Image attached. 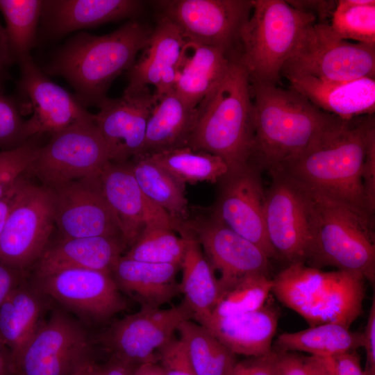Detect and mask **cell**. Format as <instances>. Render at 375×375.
Returning a JSON list of instances; mask_svg holds the SVG:
<instances>
[{"mask_svg": "<svg viewBox=\"0 0 375 375\" xmlns=\"http://www.w3.org/2000/svg\"><path fill=\"white\" fill-rule=\"evenodd\" d=\"M374 140V115L344 120L269 173L276 172L308 195L340 203L374 222L362 180L367 148Z\"/></svg>", "mask_w": 375, "mask_h": 375, "instance_id": "1", "label": "cell"}, {"mask_svg": "<svg viewBox=\"0 0 375 375\" xmlns=\"http://www.w3.org/2000/svg\"><path fill=\"white\" fill-rule=\"evenodd\" d=\"M253 142L250 162L268 172L299 155L343 119L292 90L251 83Z\"/></svg>", "mask_w": 375, "mask_h": 375, "instance_id": "2", "label": "cell"}, {"mask_svg": "<svg viewBox=\"0 0 375 375\" xmlns=\"http://www.w3.org/2000/svg\"><path fill=\"white\" fill-rule=\"evenodd\" d=\"M151 33L135 19L106 35L78 32L58 49L45 72L66 79L84 107H98L112 81L135 63Z\"/></svg>", "mask_w": 375, "mask_h": 375, "instance_id": "3", "label": "cell"}, {"mask_svg": "<svg viewBox=\"0 0 375 375\" xmlns=\"http://www.w3.org/2000/svg\"><path fill=\"white\" fill-rule=\"evenodd\" d=\"M253 119L249 74L233 59L222 81L198 106L187 147L220 157L229 170L239 168L251 160Z\"/></svg>", "mask_w": 375, "mask_h": 375, "instance_id": "4", "label": "cell"}, {"mask_svg": "<svg viewBox=\"0 0 375 375\" xmlns=\"http://www.w3.org/2000/svg\"><path fill=\"white\" fill-rule=\"evenodd\" d=\"M365 281L356 273L294 263L273 278L272 292L310 326L334 323L349 328L362 312Z\"/></svg>", "mask_w": 375, "mask_h": 375, "instance_id": "5", "label": "cell"}, {"mask_svg": "<svg viewBox=\"0 0 375 375\" xmlns=\"http://www.w3.org/2000/svg\"><path fill=\"white\" fill-rule=\"evenodd\" d=\"M238 60L251 83L277 85L282 68L317 18L283 0H251Z\"/></svg>", "mask_w": 375, "mask_h": 375, "instance_id": "6", "label": "cell"}, {"mask_svg": "<svg viewBox=\"0 0 375 375\" xmlns=\"http://www.w3.org/2000/svg\"><path fill=\"white\" fill-rule=\"evenodd\" d=\"M310 197L312 234L306 264L358 274L374 284V222L340 203Z\"/></svg>", "mask_w": 375, "mask_h": 375, "instance_id": "7", "label": "cell"}, {"mask_svg": "<svg viewBox=\"0 0 375 375\" xmlns=\"http://www.w3.org/2000/svg\"><path fill=\"white\" fill-rule=\"evenodd\" d=\"M281 75L331 81L375 77V45L338 38L329 24L315 23L303 33Z\"/></svg>", "mask_w": 375, "mask_h": 375, "instance_id": "8", "label": "cell"}, {"mask_svg": "<svg viewBox=\"0 0 375 375\" xmlns=\"http://www.w3.org/2000/svg\"><path fill=\"white\" fill-rule=\"evenodd\" d=\"M94 359L92 339L67 312L55 308L13 362L15 375H72Z\"/></svg>", "mask_w": 375, "mask_h": 375, "instance_id": "9", "label": "cell"}, {"mask_svg": "<svg viewBox=\"0 0 375 375\" xmlns=\"http://www.w3.org/2000/svg\"><path fill=\"white\" fill-rule=\"evenodd\" d=\"M155 4L185 40L238 58L240 34L251 15V0H164Z\"/></svg>", "mask_w": 375, "mask_h": 375, "instance_id": "10", "label": "cell"}, {"mask_svg": "<svg viewBox=\"0 0 375 375\" xmlns=\"http://www.w3.org/2000/svg\"><path fill=\"white\" fill-rule=\"evenodd\" d=\"M54 228L51 190L26 179L0 237V261L29 272L51 242Z\"/></svg>", "mask_w": 375, "mask_h": 375, "instance_id": "11", "label": "cell"}, {"mask_svg": "<svg viewBox=\"0 0 375 375\" xmlns=\"http://www.w3.org/2000/svg\"><path fill=\"white\" fill-rule=\"evenodd\" d=\"M51 135L48 143L40 147L29 171L47 188L97 176L110 162L94 119Z\"/></svg>", "mask_w": 375, "mask_h": 375, "instance_id": "12", "label": "cell"}, {"mask_svg": "<svg viewBox=\"0 0 375 375\" xmlns=\"http://www.w3.org/2000/svg\"><path fill=\"white\" fill-rule=\"evenodd\" d=\"M265 191L264 223L266 237L276 258L306 263L311 242V198L290 181L270 172Z\"/></svg>", "mask_w": 375, "mask_h": 375, "instance_id": "13", "label": "cell"}, {"mask_svg": "<svg viewBox=\"0 0 375 375\" xmlns=\"http://www.w3.org/2000/svg\"><path fill=\"white\" fill-rule=\"evenodd\" d=\"M31 281L47 298L86 321H103L126 307L110 273L69 269Z\"/></svg>", "mask_w": 375, "mask_h": 375, "instance_id": "14", "label": "cell"}, {"mask_svg": "<svg viewBox=\"0 0 375 375\" xmlns=\"http://www.w3.org/2000/svg\"><path fill=\"white\" fill-rule=\"evenodd\" d=\"M192 318L184 302L167 309L141 308L113 323L101 340L110 356L135 365L157 362L158 350L183 322Z\"/></svg>", "mask_w": 375, "mask_h": 375, "instance_id": "15", "label": "cell"}, {"mask_svg": "<svg viewBox=\"0 0 375 375\" xmlns=\"http://www.w3.org/2000/svg\"><path fill=\"white\" fill-rule=\"evenodd\" d=\"M261 172L251 162L229 170L218 182L212 215L273 258L276 256L265 230V190Z\"/></svg>", "mask_w": 375, "mask_h": 375, "instance_id": "16", "label": "cell"}, {"mask_svg": "<svg viewBox=\"0 0 375 375\" xmlns=\"http://www.w3.org/2000/svg\"><path fill=\"white\" fill-rule=\"evenodd\" d=\"M49 189L59 238H122L117 219L103 194L99 174Z\"/></svg>", "mask_w": 375, "mask_h": 375, "instance_id": "17", "label": "cell"}, {"mask_svg": "<svg viewBox=\"0 0 375 375\" xmlns=\"http://www.w3.org/2000/svg\"><path fill=\"white\" fill-rule=\"evenodd\" d=\"M179 233L191 235L199 242L212 269L220 274L219 286L240 277L269 276L270 262L258 246L210 217H197L180 223Z\"/></svg>", "mask_w": 375, "mask_h": 375, "instance_id": "18", "label": "cell"}, {"mask_svg": "<svg viewBox=\"0 0 375 375\" xmlns=\"http://www.w3.org/2000/svg\"><path fill=\"white\" fill-rule=\"evenodd\" d=\"M18 63V86L29 99L33 109L31 117L26 120L30 138L44 133L52 135L71 126L94 120V114L88 112L75 96L51 81L31 56Z\"/></svg>", "mask_w": 375, "mask_h": 375, "instance_id": "19", "label": "cell"}, {"mask_svg": "<svg viewBox=\"0 0 375 375\" xmlns=\"http://www.w3.org/2000/svg\"><path fill=\"white\" fill-rule=\"evenodd\" d=\"M156 100L146 88L119 98L107 97L98 106L94 119L110 162L124 163L142 154L147 122Z\"/></svg>", "mask_w": 375, "mask_h": 375, "instance_id": "20", "label": "cell"}, {"mask_svg": "<svg viewBox=\"0 0 375 375\" xmlns=\"http://www.w3.org/2000/svg\"><path fill=\"white\" fill-rule=\"evenodd\" d=\"M99 181L127 247L147 226H162L176 231L178 224L144 194L128 162H108L99 174Z\"/></svg>", "mask_w": 375, "mask_h": 375, "instance_id": "21", "label": "cell"}, {"mask_svg": "<svg viewBox=\"0 0 375 375\" xmlns=\"http://www.w3.org/2000/svg\"><path fill=\"white\" fill-rule=\"evenodd\" d=\"M185 40L178 28L160 15L140 57L128 71L125 94L139 92L149 85L158 98L174 90L178 65Z\"/></svg>", "mask_w": 375, "mask_h": 375, "instance_id": "22", "label": "cell"}, {"mask_svg": "<svg viewBox=\"0 0 375 375\" xmlns=\"http://www.w3.org/2000/svg\"><path fill=\"white\" fill-rule=\"evenodd\" d=\"M127 247L121 237L97 236L57 238L31 269L32 277L45 276L69 269H92L110 273Z\"/></svg>", "mask_w": 375, "mask_h": 375, "instance_id": "23", "label": "cell"}, {"mask_svg": "<svg viewBox=\"0 0 375 375\" xmlns=\"http://www.w3.org/2000/svg\"><path fill=\"white\" fill-rule=\"evenodd\" d=\"M286 78L291 90L301 94L319 109L343 120L374 113V78L341 81H325L310 76Z\"/></svg>", "mask_w": 375, "mask_h": 375, "instance_id": "24", "label": "cell"}, {"mask_svg": "<svg viewBox=\"0 0 375 375\" xmlns=\"http://www.w3.org/2000/svg\"><path fill=\"white\" fill-rule=\"evenodd\" d=\"M143 8L137 0H46L40 21L45 32L60 37L100 24L133 17Z\"/></svg>", "mask_w": 375, "mask_h": 375, "instance_id": "25", "label": "cell"}, {"mask_svg": "<svg viewBox=\"0 0 375 375\" xmlns=\"http://www.w3.org/2000/svg\"><path fill=\"white\" fill-rule=\"evenodd\" d=\"M279 315L272 305L242 314L210 315L197 322L234 354L259 356L270 352Z\"/></svg>", "mask_w": 375, "mask_h": 375, "instance_id": "26", "label": "cell"}, {"mask_svg": "<svg viewBox=\"0 0 375 375\" xmlns=\"http://www.w3.org/2000/svg\"><path fill=\"white\" fill-rule=\"evenodd\" d=\"M181 265L153 263L122 256L111 275L120 291L135 299L141 308H158L181 293L176 275Z\"/></svg>", "mask_w": 375, "mask_h": 375, "instance_id": "27", "label": "cell"}, {"mask_svg": "<svg viewBox=\"0 0 375 375\" xmlns=\"http://www.w3.org/2000/svg\"><path fill=\"white\" fill-rule=\"evenodd\" d=\"M233 59L220 49L185 40L174 91L192 109L219 84Z\"/></svg>", "mask_w": 375, "mask_h": 375, "instance_id": "28", "label": "cell"}, {"mask_svg": "<svg viewBox=\"0 0 375 375\" xmlns=\"http://www.w3.org/2000/svg\"><path fill=\"white\" fill-rule=\"evenodd\" d=\"M46 299L28 274L0 306V342L10 351L12 362L43 322Z\"/></svg>", "mask_w": 375, "mask_h": 375, "instance_id": "29", "label": "cell"}, {"mask_svg": "<svg viewBox=\"0 0 375 375\" xmlns=\"http://www.w3.org/2000/svg\"><path fill=\"white\" fill-rule=\"evenodd\" d=\"M149 116L142 155L188 146L197 108L192 109L174 90L156 99Z\"/></svg>", "mask_w": 375, "mask_h": 375, "instance_id": "30", "label": "cell"}, {"mask_svg": "<svg viewBox=\"0 0 375 375\" xmlns=\"http://www.w3.org/2000/svg\"><path fill=\"white\" fill-rule=\"evenodd\" d=\"M182 234L187 235L189 240L181 264V290L183 302L198 322L210 316L216 306L219 294L218 278L199 242L191 235Z\"/></svg>", "mask_w": 375, "mask_h": 375, "instance_id": "31", "label": "cell"}, {"mask_svg": "<svg viewBox=\"0 0 375 375\" xmlns=\"http://www.w3.org/2000/svg\"><path fill=\"white\" fill-rule=\"evenodd\" d=\"M144 194L166 211L178 224L189 218L185 183L147 155H140L128 162Z\"/></svg>", "mask_w": 375, "mask_h": 375, "instance_id": "32", "label": "cell"}, {"mask_svg": "<svg viewBox=\"0 0 375 375\" xmlns=\"http://www.w3.org/2000/svg\"><path fill=\"white\" fill-rule=\"evenodd\" d=\"M362 333L351 331L334 323H324L297 332L283 333L275 342L278 351H303L321 358L351 352L362 347Z\"/></svg>", "mask_w": 375, "mask_h": 375, "instance_id": "33", "label": "cell"}, {"mask_svg": "<svg viewBox=\"0 0 375 375\" xmlns=\"http://www.w3.org/2000/svg\"><path fill=\"white\" fill-rule=\"evenodd\" d=\"M177 331L197 375H229L238 361L236 355L206 328L187 319Z\"/></svg>", "mask_w": 375, "mask_h": 375, "instance_id": "34", "label": "cell"}, {"mask_svg": "<svg viewBox=\"0 0 375 375\" xmlns=\"http://www.w3.org/2000/svg\"><path fill=\"white\" fill-rule=\"evenodd\" d=\"M147 156L185 184L218 183L229 171L220 157L187 146Z\"/></svg>", "mask_w": 375, "mask_h": 375, "instance_id": "35", "label": "cell"}, {"mask_svg": "<svg viewBox=\"0 0 375 375\" xmlns=\"http://www.w3.org/2000/svg\"><path fill=\"white\" fill-rule=\"evenodd\" d=\"M43 0H0L8 43L14 62L31 56L37 42Z\"/></svg>", "mask_w": 375, "mask_h": 375, "instance_id": "36", "label": "cell"}, {"mask_svg": "<svg viewBox=\"0 0 375 375\" xmlns=\"http://www.w3.org/2000/svg\"><path fill=\"white\" fill-rule=\"evenodd\" d=\"M273 280L262 274L247 275L219 286L211 315L225 317L259 309L272 290Z\"/></svg>", "mask_w": 375, "mask_h": 375, "instance_id": "37", "label": "cell"}, {"mask_svg": "<svg viewBox=\"0 0 375 375\" xmlns=\"http://www.w3.org/2000/svg\"><path fill=\"white\" fill-rule=\"evenodd\" d=\"M189 238L170 228L151 226L143 229L124 257L139 261L181 265Z\"/></svg>", "mask_w": 375, "mask_h": 375, "instance_id": "38", "label": "cell"}, {"mask_svg": "<svg viewBox=\"0 0 375 375\" xmlns=\"http://www.w3.org/2000/svg\"><path fill=\"white\" fill-rule=\"evenodd\" d=\"M329 25L341 39L375 45V1H337Z\"/></svg>", "mask_w": 375, "mask_h": 375, "instance_id": "39", "label": "cell"}, {"mask_svg": "<svg viewBox=\"0 0 375 375\" xmlns=\"http://www.w3.org/2000/svg\"><path fill=\"white\" fill-rule=\"evenodd\" d=\"M39 148L30 140L17 148L0 151V198L20 178L29 174Z\"/></svg>", "mask_w": 375, "mask_h": 375, "instance_id": "40", "label": "cell"}, {"mask_svg": "<svg viewBox=\"0 0 375 375\" xmlns=\"http://www.w3.org/2000/svg\"><path fill=\"white\" fill-rule=\"evenodd\" d=\"M30 140L21 106L14 98L5 94L0 83V151L17 148Z\"/></svg>", "mask_w": 375, "mask_h": 375, "instance_id": "41", "label": "cell"}, {"mask_svg": "<svg viewBox=\"0 0 375 375\" xmlns=\"http://www.w3.org/2000/svg\"><path fill=\"white\" fill-rule=\"evenodd\" d=\"M156 354L157 362L165 375H197L179 338L173 337Z\"/></svg>", "mask_w": 375, "mask_h": 375, "instance_id": "42", "label": "cell"}, {"mask_svg": "<svg viewBox=\"0 0 375 375\" xmlns=\"http://www.w3.org/2000/svg\"><path fill=\"white\" fill-rule=\"evenodd\" d=\"M277 351L281 375H328L325 358Z\"/></svg>", "mask_w": 375, "mask_h": 375, "instance_id": "43", "label": "cell"}, {"mask_svg": "<svg viewBox=\"0 0 375 375\" xmlns=\"http://www.w3.org/2000/svg\"><path fill=\"white\" fill-rule=\"evenodd\" d=\"M229 375H281L277 350L237 361Z\"/></svg>", "mask_w": 375, "mask_h": 375, "instance_id": "44", "label": "cell"}, {"mask_svg": "<svg viewBox=\"0 0 375 375\" xmlns=\"http://www.w3.org/2000/svg\"><path fill=\"white\" fill-rule=\"evenodd\" d=\"M325 359L328 375H365L356 351Z\"/></svg>", "mask_w": 375, "mask_h": 375, "instance_id": "45", "label": "cell"}, {"mask_svg": "<svg viewBox=\"0 0 375 375\" xmlns=\"http://www.w3.org/2000/svg\"><path fill=\"white\" fill-rule=\"evenodd\" d=\"M371 308L363 335L362 347L366 353L365 375H375V297H373Z\"/></svg>", "mask_w": 375, "mask_h": 375, "instance_id": "46", "label": "cell"}, {"mask_svg": "<svg viewBox=\"0 0 375 375\" xmlns=\"http://www.w3.org/2000/svg\"><path fill=\"white\" fill-rule=\"evenodd\" d=\"M28 275V272L17 270L0 261V306L12 290Z\"/></svg>", "mask_w": 375, "mask_h": 375, "instance_id": "47", "label": "cell"}, {"mask_svg": "<svg viewBox=\"0 0 375 375\" xmlns=\"http://www.w3.org/2000/svg\"><path fill=\"white\" fill-rule=\"evenodd\" d=\"M294 8L312 14L317 18V15L322 19L324 17L331 15L335 7L336 1H287Z\"/></svg>", "mask_w": 375, "mask_h": 375, "instance_id": "48", "label": "cell"}, {"mask_svg": "<svg viewBox=\"0 0 375 375\" xmlns=\"http://www.w3.org/2000/svg\"><path fill=\"white\" fill-rule=\"evenodd\" d=\"M26 179V176L20 178L6 194L0 198V237L4 228L8 215Z\"/></svg>", "mask_w": 375, "mask_h": 375, "instance_id": "49", "label": "cell"}, {"mask_svg": "<svg viewBox=\"0 0 375 375\" xmlns=\"http://www.w3.org/2000/svg\"><path fill=\"white\" fill-rule=\"evenodd\" d=\"M138 367L110 356L108 360L101 366L99 375H133Z\"/></svg>", "mask_w": 375, "mask_h": 375, "instance_id": "50", "label": "cell"}, {"mask_svg": "<svg viewBox=\"0 0 375 375\" xmlns=\"http://www.w3.org/2000/svg\"><path fill=\"white\" fill-rule=\"evenodd\" d=\"M13 63L5 28L0 22V83L8 78V71Z\"/></svg>", "mask_w": 375, "mask_h": 375, "instance_id": "51", "label": "cell"}, {"mask_svg": "<svg viewBox=\"0 0 375 375\" xmlns=\"http://www.w3.org/2000/svg\"><path fill=\"white\" fill-rule=\"evenodd\" d=\"M0 375H15L10 351L0 342Z\"/></svg>", "mask_w": 375, "mask_h": 375, "instance_id": "52", "label": "cell"}, {"mask_svg": "<svg viewBox=\"0 0 375 375\" xmlns=\"http://www.w3.org/2000/svg\"><path fill=\"white\" fill-rule=\"evenodd\" d=\"M133 375H165L158 362H150L139 365Z\"/></svg>", "mask_w": 375, "mask_h": 375, "instance_id": "53", "label": "cell"}, {"mask_svg": "<svg viewBox=\"0 0 375 375\" xmlns=\"http://www.w3.org/2000/svg\"><path fill=\"white\" fill-rule=\"evenodd\" d=\"M101 366L94 359H92L82 365L72 375H99Z\"/></svg>", "mask_w": 375, "mask_h": 375, "instance_id": "54", "label": "cell"}]
</instances>
